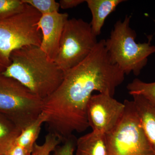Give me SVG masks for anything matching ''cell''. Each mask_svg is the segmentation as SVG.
I'll return each mask as SVG.
<instances>
[{
  "mask_svg": "<svg viewBox=\"0 0 155 155\" xmlns=\"http://www.w3.org/2000/svg\"><path fill=\"white\" fill-rule=\"evenodd\" d=\"M125 74L111 62L105 40L82 62L64 73L60 86L43 100L41 114L49 133L62 142L88 128L87 104L94 91L114 97Z\"/></svg>",
  "mask_w": 155,
  "mask_h": 155,
  "instance_id": "6da1fadb",
  "label": "cell"
},
{
  "mask_svg": "<svg viewBox=\"0 0 155 155\" xmlns=\"http://www.w3.org/2000/svg\"><path fill=\"white\" fill-rule=\"evenodd\" d=\"M11 63L2 75L11 78L44 100L54 92L64 79V73L36 46L15 50Z\"/></svg>",
  "mask_w": 155,
  "mask_h": 155,
  "instance_id": "7a4b0ae2",
  "label": "cell"
},
{
  "mask_svg": "<svg viewBox=\"0 0 155 155\" xmlns=\"http://www.w3.org/2000/svg\"><path fill=\"white\" fill-rule=\"evenodd\" d=\"M130 17L115 23L110 38L105 40V46L111 62L118 66L125 75L133 72L139 75L147 64L148 58L155 53V46L151 40L137 43L136 33L130 27Z\"/></svg>",
  "mask_w": 155,
  "mask_h": 155,
  "instance_id": "3957f363",
  "label": "cell"
},
{
  "mask_svg": "<svg viewBox=\"0 0 155 155\" xmlns=\"http://www.w3.org/2000/svg\"><path fill=\"white\" fill-rule=\"evenodd\" d=\"M41 14L27 5L22 13L0 21V75L11 63V53L26 46H40L42 35L37 23Z\"/></svg>",
  "mask_w": 155,
  "mask_h": 155,
  "instance_id": "277c9868",
  "label": "cell"
},
{
  "mask_svg": "<svg viewBox=\"0 0 155 155\" xmlns=\"http://www.w3.org/2000/svg\"><path fill=\"white\" fill-rule=\"evenodd\" d=\"M43 105V100L19 81L0 75V113L21 130L38 118Z\"/></svg>",
  "mask_w": 155,
  "mask_h": 155,
  "instance_id": "5b68a950",
  "label": "cell"
},
{
  "mask_svg": "<svg viewBox=\"0 0 155 155\" xmlns=\"http://www.w3.org/2000/svg\"><path fill=\"white\" fill-rule=\"evenodd\" d=\"M119 124L106 134L107 155H155L142 126L133 101H124Z\"/></svg>",
  "mask_w": 155,
  "mask_h": 155,
  "instance_id": "8992f818",
  "label": "cell"
},
{
  "mask_svg": "<svg viewBox=\"0 0 155 155\" xmlns=\"http://www.w3.org/2000/svg\"><path fill=\"white\" fill-rule=\"evenodd\" d=\"M97 37L90 23L81 19H68L54 61L65 73L89 55L97 43Z\"/></svg>",
  "mask_w": 155,
  "mask_h": 155,
  "instance_id": "52a82bcc",
  "label": "cell"
},
{
  "mask_svg": "<svg viewBox=\"0 0 155 155\" xmlns=\"http://www.w3.org/2000/svg\"><path fill=\"white\" fill-rule=\"evenodd\" d=\"M125 105L108 94L92 95L87 107V120L92 130L104 134L110 133L119 124Z\"/></svg>",
  "mask_w": 155,
  "mask_h": 155,
  "instance_id": "ba28073f",
  "label": "cell"
},
{
  "mask_svg": "<svg viewBox=\"0 0 155 155\" xmlns=\"http://www.w3.org/2000/svg\"><path fill=\"white\" fill-rule=\"evenodd\" d=\"M67 13L59 12L41 15L37 23L41 31L42 40L40 48L52 61L58 54L64 26L69 18Z\"/></svg>",
  "mask_w": 155,
  "mask_h": 155,
  "instance_id": "9c48e42d",
  "label": "cell"
},
{
  "mask_svg": "<svg viewBox=\"0 0 155 155\" xmlns=\"http://www.w3.org/2000/svg\"><path fill=\"white\" fill-rule=\"evenodd\" d=\"M132 97L142 126L155 153V105L141 95Z\"/></svg>",
  "mask_w": 155,
  "mask_h": 155,
  "instance_id": "30bf717a",
  "label": "cell"
},
{
  "mask_svg": "<svg viewBox=\"0 0 155 155\" xmlns=\"http://www.w3.org/2000/svg\"><path fill=\"white\" fill-rule=\"evenodd\" d=\"M125 2L123 0H86L92 14L90 23L92 30L96 36L101 33L106 18L114 12L118 5Z\"/></svg>",
  "mask_w": 155,
  "mask_h": 155,
  "instance_id": "8fae6325",
  "label": "cell"
},
{
  "mask_svg": "<svg viewBox=\"0 0 155 155\" xmlns=\"http://www.w3.org/2000/svg\"><path fill=\"white\" fill-rule=\"evenodd\" d=\"M75 155H107L106 134L92 130L76 140Z\"/></svg>",
  "mask_w": 155,
  "mask_h": 155,
  "instance_id": "7c38bea8",
  "label": "cell"
},
{
  "mask_svg": "<svg viewBox=\"0 0 155 155\" xmlns=\"http://www.w3.org/2000/svg\"><path fill=\"white\" fill-rule=\"evenodd\" d=\"M21 130L11 119L0 113V155L8 154Z\"/></svg>",
  "mask_w": 155,
  "mask_h": 155,
  "instance_id": "4fadbf2b",
  "label": "cell"
},
{
  "mask_svg": "<svg viewBox=\"0 0 155 155\" xmlns=\"http://www.w3.org/2000/svg\"><path fill=\"white\" fill-rule=\"evenodd\" d=\"M127 88L131 96L141 95L151 104L155 105V82L147 83L136 78L127 84Z\"/></svg>",
  "mask_w": 155,
  "mask_h": 155,
  "instance_id": "5bb4252c",
  "label": "cell"
},
{
  "mask_svg": "<svg viewBox=\"0 0 155 155\" xmlns=\"http://www.w3.org/2000/svg\"><path fill=\"white\" fill-rule=\"evenodd\" d=\"M26 5L22 0H0V21L22 13Z\"/></svg>",
  "mask_w": 155,
  "mask_h": 155,
  "instance_id": "9a60e30c",
  "label": "cell"
},
{
  "mask_svg": "<svg viewBox=\"0 0 155 155\" xmlns=\"http://www.w3.org/2000/svg\"><path fill=\"white\" fill-rule=\"evenodd\" d=\"M61 142L54 134L49 133L42 144H35L31 155H50Z\"/></svg>",
  "mask_w": 155,
  "mask_h": 155,
  "instance_id": "2e32d148",
  "label": "cell"
},
{
  "mask_svg": "<svg viewBox=\"0 0 155 155\" xmlns=\"http://www.w3.org/2000/svg\"><path fill=\"white\" fill-rule=\"evenodd\" d=\"M23 2L32 6L41 15L59 12L60 4L54 0H22Z\"/></svg>",
  "mask_w": 155,
  "mask_h": 155,
  "instance_id": "e0dca14e",
  "label": "cell"
},
{
  "mask_svg": "<svg viewBox=\"0 0 155 155\" xmlns=\"http://www.w3.org/2000/svg\"><path fill=\"white\" fill-rule=\"evenodd\" d=\"M76 146V140L71 137L59 145L53 152V155H74Z\"/></svg>",
  "mask_w": 155,
  "mask_h": 155,
  "instance_id": "ac0fdd59",
  "label": "cell"
},
{
  "mask_svg": "<svg viewBox=\"0 0 155 155\" xmlns=\"http://www.w3.org/2000/svg\"><path fill=\"white\" fill-rule=\"evenodd\" d=\"M84 2L85 1L83 0H61L59 3L61 8L68 9L75 8Z\"/></svg>",
  "mask_w": 155,
  "mask_h": 155,
  "instance_id": "d6986e66",
  "label": "cell"
}]
</instances>
